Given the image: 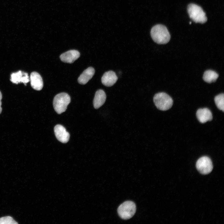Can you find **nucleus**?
Here are the masks:
<instances>
[{"instance_id":"9d476101","label":"nucleus","mask_w":224,"mask_h":224,"mask_svg":"<svg viewBox=\"0 0 224 224\" xmlns=\"http://www.w3.org/2000/svg\"><path fill=\"white\" fill-rule=\"evenodd\" d=\"M80 56V54L78 51L71 50L61 54L60 58L62 61L65 63H72L77 59Z\"/></svg>"},{"instance_id":"9b49d317","label":"nucleus","mask_w":224,"mask_h":224,"mask_svg":"<svg viewBox=\"0 0 224 224\" xmlns=\"http://www.w3.org/2000/svg\"><path fill=\"white\" fill-rule=\"evenodd\" d=\"M31 86L34 89L41 90L43 86V83L41 77L38 72H33L31 73L30 77Z\"/></svg>"},{"instance_id":"4468645a","label":"nucleus","mask_w":224,"mask_h":224,"mask_svg":"<svg viewBox=\"0 0 224 224\" xmlns=\"http://www.w3.org/2000/svg\"><path fill=\"white\" fill-rule=\"evenodd\" d=\"M95 73L94 69L90 67L85 70L78 79L79 83L84 85L86 84L93 77Z\"/></svg>"},{"instance_id":"0eeeda50","label":"nucleus","mask_w":224,"mask_h":224,"mask_svg":"<svg viewBox=\"0 0 224 224\" xmlns=\"http://www.w3.org/2000/svg\"><path fill=\"white\" fill-rule=\"evenodd\" d=\"M54 130L55 136L59 141L63 143H66L68 142L70 134L63 126L60 124L57 125L55 126Z\"/></svg>"},{"instance_id":"2eb2a0df","label":"nucleus","mask_w":224,"mask_h":224,"mask_svg":"<svg viewBox=\"0 0 224 224\" xmlns=\"http://www.w3.org/2000/svg\"><path fill=\"white\" fill-rule=\"evenodd\" d=\"M218 76V74L216 72L209 70L204 72L203 78L204 81L210 83L215 82Z\"/></svg>"},{"instance_id":"1a4fd4ad","label":"nucleus","mask_w":224,"mask_h":224,"mask_svg":"<svg viewBox=\"0 0 224 224\" xmlns=\"http://www.w3.org/2000/svg\"><path fill=\"white\" fill-rule=\"evenodd\" d=\"M118 77L115 72L109 71L105 72L102 77V83L105 86L110 87L113 86L117 82Z\"/></svg>"},{"instance_id":"423d86ee","label":"nucleus","mask_w":224,"mask_h":224,"mask_svg":"<svg viewBox=\"0 0 224 224\" xmlns=\"http://www.w3.org/2000/svg\"><path fill=\"white\" fill-rule=\"evenodd\" d=\"M196 167L198 171L203 175L210 173L213 168L211 159L207 156L202 157L197 160L196 163Z\"/></svg>"},{"instance_id":"7ed1b4c3","label":"nucleus","mask_w":224,"mask_h":224,"mask_svg":"<svg viewBox=\"0 0 224 224\" xmlns=\"http://www.w3.org/2000/svg\"><path fill=\"white\" fill-rule=\"evenodd\" d=\"M187 11L190 18L195 23L203 24L207 21L206 13L200 6L190 3L188 6Z\"/></svg>"},{"instance_id":"39448f33","label":"nucleus","mask_w":224,"mask_h":224,"mask_svg":"<svg viewBox=\"0 0 224 224\" xmlns=\"http://www.w3.org/2000/svg\"><path fill=\"white\" fill-rule=\"evenodd\" d=\"M135 203L131 201H126L121 204L118 209L119 217L124 220L129 219L134 215L136 211Z\"/></svg>"},{"instance_id":"f8f14e48","label":"nucleus","mask_w":224,"mask_h":224,"mask_svg":"<svg viewBox=\"0 0 224 224\" xmlns=\"http://www.w3.org/2000/svg\"><path fill=\"white\" fill-rule=\"evenodd\" d=\"M196 116L198 121L202 123H204L212 119V113L207 108L198 109L196 112Z\"/></svg>"},{"instance_id":"f257e3e1","label":"nucleus","mask_w":224,"mask_h":224,"mask_svg":"<svg viewBox=\"0 0 224 224\" xmlns=\"http://www.w3.org/2000/svg\"><path fill=\"white\" fill-rule=\"evenodd\" d=\"M150 34L153 40L158 44L168 43L170 39V35L167 28L161 24L155 25L152 28Z\"/></svg>"},{"instance_id":"6e6552de","label":"nucleus","mask_w":224,"mask_h":224,"mask_svg":"<svg viewBox=\"0 0 224 224\" xmlns=\"http://www.w3.org/2000/svg\"><path fill=\"white\" fill-rule=\"evenodd\" d=\"M10 81L14 83L18 84L22 82L26 85L30 79L27 73L19 71L11 74Z\"/></svg>"},{"instance_id":"dca6fc26","label":"nucleus","mask_w":224,"mask_h":224,"mask_svg":"<svg viewBox=\"0 0 224 224\" xmlns=\"http://www.w3.org/2000/svg\"><path fill=\"white\" fill-rule=\"evenodd\" d=\"M214 101L218 108L224 112V94L221 93L216 96L214 98Z\"/></svg>"},{"instance_id":"20e7f679","label":"nucleus","mask_w":224,"mask_h":224,"mask_svg":"<svg viewBox=\"0 0 224 224\" xmlns=\"http://www.w3.org/2000/svg\"><path fill=\"white\" fill-rule=\"evenodd\" d=\"M70 96L66 93H61L55 96L53 100V106L55 111L59 114L65 112L70 103Z\"/></svg>"},{"instance_id":"6ab92c4d","label":"nucleus","mask_w":224,"mask_h":224,"mask_svg":"<svg viewBox=\"0 0 224 224\" xmlns=\"http://www.w3.org/2000/svg\"><path fill=\"white\" fill-rule=\"evenodd\" d=\"M2 94L0 91V100H1L2 99Z\"/></svg>"},{"instance_id":"f3484780","label":"nucleus","mask_w":224,"mask_h":224,"mask_svg":"<svg viewBox=\"0 0 224 224\" xmlns=\"http://www.w3.org/2000/svg\"><path fill=\"white\" fill-rule=\"evenodd\" d=\"M18 224L11 217L6 216L0 218V224Z\"/></svg>"},{"instance_id":"aec40b11","label":"nucleus","mask_w":224,"mask_h":224,"mask_svg":"<svg viewBox=\"0 0 224 224\" xmlns=\"http://www.w3.org/2000/svg\"><path fill=\"white\" fill-rule=\"evenodd\" d=\"M191 22H190L189 23H190V24H191Z\"/></svg>"},{"instance_id":"f03ea898","label":"nucleus","mask_w":224,"mask_h":224,"mask_svg":"<svg viewBox=\"0 0 224 224\" xmlns=\"http://www.w3.org/2000/svg\"><path fill=\"white\" fill-rule=\"evenodd\" d=\"M153 100L156 108L162 111L170 109L173 104L172 98L168 95L163 92L156 94L153 97Z\"/></svg>"},{"instance_id":"a211bd4d","label":"nucleus","mask_w":224,"mask_h":224,"mask_svg":"<svg viewBox=\"0 0 224 224\" xmlns=\"http://www.w3.org/2000/svg\"><path fill=\"white\" fill-rule=\"evenodd\" d=\"M1 105H2V102H1V100H0V114L1 113L2 111V108L1 107Z\"/></svg>"},{"instance_id":"ddd939ff","label":"nucleus","mask_w":224,"mask_h":224,"mask_svg":"<svg viewBox=\"0 0 224 224\" xmlns=\"http://www.w3.org/2000/svg\"><path fill=\"white\" fill-rule=\"evenodd\" d=\"M106 97V94L103 90H98L95 93L93 101L94 108L97 109L102 106L105 103Z\"/></svg>"}]
</instances>
